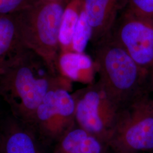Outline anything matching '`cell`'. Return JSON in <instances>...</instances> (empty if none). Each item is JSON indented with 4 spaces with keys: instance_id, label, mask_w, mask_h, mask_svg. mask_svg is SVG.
Wrapping results in <instances>:
<instances>
[{
    "instance_id": "18",
    "label": "cell",
    "mask_w": 153,
    "mask_h": 153,
    "mask_svg": "<svg viewBox=\"0 0 153 153\" xmlns=\"http://www.w3.org/2000/svg\"><path fill=\"white\" fill-rule=\"evenodd\" d=\"M114 153H116V152H114Z\"/></svg>"
},
{
    "instance_id": "14",
    "label": "cell",
    "mask_w": 153,
    "mask_h": 153,
    "mask_svg": "<svg viewBox=\"0 0 153 153\" xmlns=\"http://www.w3.org/2000/svg\"><path fill=\"white\" fill-rule=\"evenodd\" d=\"M93 34V28L82 9L73 33L71 51L78 53H84L88 42L92 40Z\"/></svg>"
},
{
    "instance_id": "6",
    "label": "cell",
    "mask_w": 153,
    "mask_h": 153,
    "mask_svg": "<svg viewBox=\"0 0 153 153\" xmlns=\"http://www.w3.org/2000/svg\"><path fill=\"white\" fill-rule=\"evenodd\" d=\"M73 95L76 126L108 145L119 110L98 82Z\"/></svg>"
},
{
    "instance_id": "10",
    "label": "cell",
    "mask_w": 153,
    "mask_h": 153,
    "mask_svg": "<svg viewBox=\"0 0 153 153\" xmlns=\"http://www.w3.org/2000/svg\"><path fill=\"white\" fill-rule=\"evenodd\" d=\"M108 146L76 126L55 143L52 153H106Z\"/></svg>"
},
{
    "instance_id": "3",
    "label": "cell",
    "mask_w": 153,
    "mask_h": 153,
    "mask_svg": "<svg viewBox=\"0 0 153 153\" xmlns=\"http://www.w3.org/2000/svg\"><path fill=\"white\" fill-rule=\"evenodd\" d=\"M69 0H38L15 13L22 43L44 61L55 76L61 49L59 32L62 14Z\"/></svg>"
},
{
    "instance_id": "11",
    "label": "cell",
    "mask_w": 153,
    "mask_h": 153,
    "mask_svg": "<svg viewBox=\"0 0 153 153\" xmlns=\"http://www.w3.org/2000/svg\"><path fill=\"white\" fill-rule=\"evenodd\" d=\"M24 47L15 14L0 16V69Z\"/></svg>"
},
{
    "instance_id": "13",
    "label": "cell",
    "mask_w": 153,
    "mask_h": 153,
    "mask_svg": "<svg viewBox=\"0 0 153 153\" xmlns=\"http://www.w3.org/2000/svg\"><path fill=\"white\" fill-rule=\"evenodd\" d=\"M83 9L82 0H69L63 12L59 32L61 52L71 51V42Z\"/></svg>"
},
{
    "instance_id": "1",
    "label": "cell",
    "mask_w": 153,
    "mask_h": 153,
    "mask_svg": "<svg viewBox=\"0 0 153 153\" xmlns=\"http://www.w3.org/2000/svg\"><path fill=\"white\" fill-rule=\"evenodd\" d=\"M71 82L53 74L44 61L25 46L0 69V97L12 115L31 124L46 95L59 87L70 88Z\"/></svg>"
},
{
    "instance_id": "2",
    "label": "cell",
    "mask_w": 153,
    "mask_h": 153,
    "mask_svg": "<svg viewBox=\"0 0 153 153\" xmlns=\"http://www.w3.org/2000/svg\"><path fill=\"white\" fill-rule=\"evenodd\" d=\"M95 45L98 82L119 111L149 93L150 72L138 65L110 33Z\"/></svg>"
},
{
    "instance_id": "16",
    "label": "cell",
    "mask_w": 153,
    "mask_h": 153,
    "mask_svg": "<svg viewBox=\"0 0 153 153\" xmlns=\"http://www.w3.org/2000/svg\"><path fill=\"white\" fill-rule=\"evenodd\" d=\"M126 7L137 14L153 20V0H127Z\"/></svg>"
},
{
    "instance_id": "8",
    "label": "cell",
    "mask_w": 153,
    "mask_h": 153,
    "mask_svg": "<svg viewBox=\"0 0 153 153\" xmlns=\"http://www.w3.org/2000/svg\"><path fill=\"white\" fill-rule=\"evenodd\" d=\"M33 126L11 114L0 117V153H44Z\"/></svg>"
},
{
    "instance_id": "12",
    "label": "cell",
    "mask_w": 153,
    "mask_h": 153,
    "mask_svg": "<svg viewBox=\"0 0 153 153\" xmlns=\"http://www.w3.org/2000/svg\"><path fill=\"white\" fill-rule=\"evenodd\" d=\"M58 65L61 75L71 81L91 75L95 63L85 53L65 51L60 53Z\"/></svg>"
},
{
    "instance_id": "9",
    "label": "cell",
    "mask_w": 153,
    "mask_h": 153,
    "mask_svg": "<svg viewBox=\"0 0 153 153\" xmlns=\"http://www.w3.org/2000/svg\"><path fill=\"white\" fill-rule=\"evenodd\" d=\"M82 3L93 28L91 42L95 44L111 32L119 12L126 6L127 0H82Z\"/></svg>"
},
{
    "instance_id": "7",
    "label": "cell",
    "mask_w": 153,
    "mask_h": 153,
    "mask_svg": "<svg viewBox=\"0 0 153 153\" xmlns=\"http://www.w3.org/2000/svg\"><path fill=\"white\" fill-rule=\"evenodd\" d=\"M110 35L138 65L149 72L153 69V20L126 7Z\"/></svg>"
},
{
    "instance_id": "4",
    "label": "cell",
    "mask_w": 153,
    "mask_h": 153,
    "mask_svg": "<svg viewBox=\"0 0 153 153\" xmlns=\"http://www.w3.org/2000/svg\"><path fill=\"white\" fill-rule=\"evenodd\" d=\"M108 146L116 153L153 152V98L149 93L119 111Z\"/></svg>"
},
{
    "instance_id": "15",
    "label": "cell",
    "mask_w": 153,
    "mask_h": 153,
    "mask_svg": "<svg viewBox=\"0 0 153 153\" xmlns=\"http://www.w3.org/2000/svg\"><path fill=\"white\" fill-rule=\"evenodd\" d=\"M38 0H0V16L11 14L33 5Z\"/></svg>"
},
{
    "instance_id": "5",
    "label": "cell",
    "mask_w": 153,
    "mask_h": 153,
    "mask_svg": "<svg viewBox=\"0 0 153 153\" xmlns=\"http://www.w3.org/2000/svg\"><path fill=\"white\" fill-rule=\"evenodd\" d=\"M70 88L51 90L36 110L30 124L44 146L56 143L76 126L75 100Z\"/></svg>"
},
{
    "instance_id": "17",
    "label": "cell",
    "mask_w": 153,
    "mask_h": 153,
    "mask_svg": "<svg viewBox=\"0 0 153 153\" xmlns=\"http://www.w3.org/2000/svg\"><path fill=\"white\" fill-rule=\"evenodd\" d=\"M149 88L150 90H152L153 91V69L151 70L149 73Z\"/></svg>"
}]
</instances>
